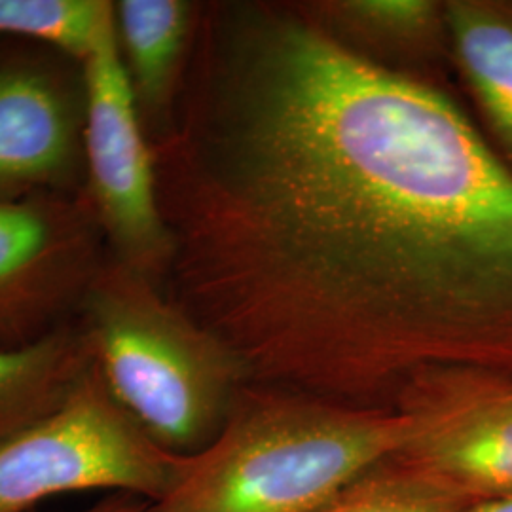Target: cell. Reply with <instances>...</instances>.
Segmentation results:
<instances>
[{
  "label": "cell",
  "mask_w": 512,
  "mask_h": 512,
  "mask_svg": "<svg viewBox=\"0 0 512 512\" xmlns=\"http://www.w3.org/2000/svg\"><path fill=\"white\" fill-rule=\"evenodd\" d=\"M164 293L247 385L397 410L512 376V165L437 88L264 2H215L152 141Z\"/></svg>",
  "instance_id": "1"
},
{
  "label": "cell",
  "mask_w": 512,
  "mask_h": 512,
  "mask_svg": "<svg viewBox=\"0 0 512 512\" xmlns=\"http://www.w3.org/2000/svg\"><path fill=\"white\" fill-rule=\"evenodd\" d=\"M414 421L247 385L148 512H310L399 456Z\"/></svg>",
  "instance_id": "2"
},
{
  "label": "cell",
  "mask_w": 512,
  "mask_h": 512,
  "mask_svg": "<svg viewBox=\"0 0 512 512\" xmlns=\"http://www.w3.org/2000/svg\"><path fill=\"white\" fill-rule=\"evenodd\" d=\"M74 321L114 401L177 458L219 435L247 387L238 359L215 334L110 255Z\"/></svg>",
  "instance_id": "3"
},
{
  "label": "cell",
  "mask_w": 512,
  "mask_h": 512,
  "mask_svg": "<svg viewBox=\"0 0 512 512\" xmlns=\"http://www.w3.org/2000/svg\"><path fill=\"white\" fill-rule=\"evenodd\" d=\"M181 459L160 448L114 401L93 365L67 403L0 446V512L78 492H110L152 503Z\"/></svg>",
  "instance_id": "4"
},
{
  "label": "cell",
  "mask_w": 512,
  "mask_h": 512,
  "mask_svg": "<svg viewBox=\"0 0 512 512\" xmlns=\"http://www.w3.org/2000/svg\"><path fill=\"white\" fill-rule=\"evenodd\" d=\"M82 67L88 88L86 194L109 255L164 287L171 239L158 202L152 145L116 46L114 6Z\"/></svg>",
  "instance_id": "5"
},
{
  "label": "cell",
  "mask_w": 512,
  "mask_h": 512,
  "mask_svg": "<svg viewBox=\"0 0 512 512\" xmlns=\"http://www.w3.org/2000/svg\"><path fill=\"white\" fill-rule=\"evenodd\" d=\"M107 258L86 188L0 200V346L37 342L74 321Z\"/></svg>",
  "instance_id": "6"
},
{
  "label": "cell",
  "mask_w": 512,
  "mask_h": 512,
  "mask_svg": "<svg viewBox=\"0 0 512 512\" xmlns=\"http://www.w3.org/2000/svg\"><path fill=\"white\" fill-rule=\"evenodd\" d=\"M86 74L40 42L0 38V200L86 188Z\"/></svg>",
  "instance_id": "7"
},
{
  "label": "cell",
  "mask_w": 512,
  "mask_h": 512,
  "mask_svg": "<svg viewBox=\"0 0 512 512\" xmlns=\"http://www.w3.org/2000/svg\"><path fill=\"white\" fill-rule=\"evenodd\" d=\"M397 410L414 431L395 458L471 503L512 495V376L439 370L412 385Z\"/></svg>",
  "instance_id": "8"
},
{
  "label": "cell",
  "mask_w": 512,
  "mask_h": 512,
  "mask_svg": "<svg viewBox=\"0 0 512 512\" xmlns=\"http://www.w3.org/2000/svg\"><path fill=\"white\" fill-rule=\"evenodd\" d=\"M186 0H116L114 33L148 139L171 126L200 18Z\"/></svg>",
  "instance_id": "9"
},
{
  "label": "cell",
  "mask_w": 512,
  "mask_h": 512,
  "mask_svg": "<svg viewBox=\"0 0 512 512\" xmlns=\"http://www.w3.org/2000/svg\"><path fill=\"white\" fill-rule=\"evenodd\" d=\"M92 368L76 321L25 346H0V446L67 403Z\"/></svg>",
  "instance_id": "10"
},
{
  "label": "cell",
  "mask_w": 512,
  "mask_h": 512,
  "mask_svg": "<svg viewBox=\"0 0 512 512\" xmlns=\"http://www.w3.org/2000/svg\"><path fill=\"white\" fill-rule=\"evenodd\" d=\"M444 18L499 152L512 165V2H448Z\"/></svg>",
  "instance_id": "11"
},
{
  "label": "cell",
  "mask_w": 512,
  "mask_h": 512,
  "mask_svg": "<svg viewBox=\"0 0 512 512\" xmlns=\"http://www.w3.org/2000/svg\"><path fill=\"white\" fill-rule=\"evenodd\" d=\"M114 0H0V38L40 42L84 63Z\"/></svg>",
  "instance_id": "12"
},
{
  "label": "cell",
  "mask_w": 512,
  "mask_h": 512,
  "mask_svg": "<svg viewBox=\"0 0 512 512\" xmlns=\"http://www.w3.org/2000/svg\"><path fill=\"white\" fill-rule=\"evenodd\" d=\"M471 505L420 469L393 458L310 512H463Z\"/></svg>",
  "instance_id": "13"
},
{
  "label": "cell",
  "mask_w": 512,
  "mask_h": 512,
  "mask_svg": "<svg viewBox=\"0 0 512 512\" xmlns=\"http://www.w3.org/2000/svg\"><path fill=\"white\" fill-rule=\"evenodd\" d=\"M338 10L376 31L410 35L435 18V4L423 0H361L338 4Z\"/></svg>",
  "instance_id": "14"
},
{
  "label": "cell",
  "mask_w": 512,
  "mask_h": 512,
  "mask_svg": "<svg viewBox=\"0 0 512 512\" xmlns=\"http://www.w3.org/2000/svg\"><path fill=\"white\" fill-rule=\"evenodd\" d=\"M80 512H148V503L129 495H110L90 509Z\"/></svg>",
  "instance_id": "15"
},
{
  "label": "cell",
  "mask_w": 512,
  "mask_h": 512,
  "mask_svg": "<svg viewBox=\"0 0 512 512\" xmlns=\"http://www.w3.org/2000/svg\"><path fill=\"white\" fill-rule=\"evenodd\" d=\"M463 512H512V495L488 499V501H478L475 505L467 507Z\"/></svg>",
  "instance_id": "16"
}]
</instances>
